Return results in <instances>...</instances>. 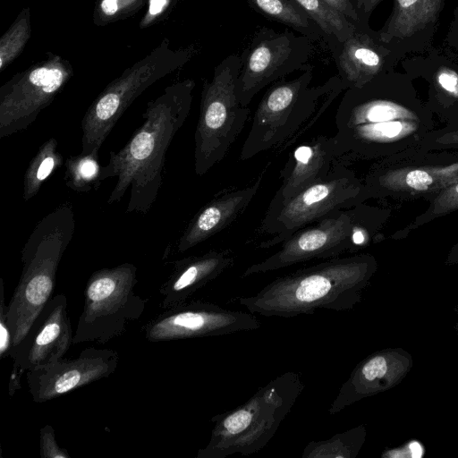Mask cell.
Segmentation results:
<instances>
[{
    "label": "cell",
    "instance_id": "cell-1",
    "mask_svg": "<svg viewBox=\"0 0 458 458\" xmlns=\"http://www.w3.org/2000/svg\"><path fill=\"white\" fill-rule=\"evenodd\" d=\"M338 158L378 160L417 148L435 130L413 81L395 70L350 88L335 116Z\"/></svg>",
    "mask_w": 458,
    "mask_h": 458
},
{
    "label": "cell",
    "instance_id": "cell-2",
    "mask_svg": "<svg viewBox=\"0 0 458 458\" xmlns=\"http://www.w3.org/2000/svg\"><path fill=\"white\" fill-rule=\"evenodd\" d=\"M193 84L186 83L148 104L144 122L109 162L101 166L100 180L117 181L108 204L120 201L130 188L126 213L147 214L163 183L166 151L186 121L191 105Z\"/></svg>",
    "mask_w": 458,
    "mask_h": 458
},
{
    "label": "cell",
    "instance_id": "cell-3",
    "mask_svg": "<svg viewBox=\"0 0 458 458\" xmlns=\"http://www.w3.org/2000/svg\"><path fill=\"white\" fill-rule=\"evenodd\" d=\"M376 269L368 254L337 257L275 278L255 295L237 298L250 313L292 318L317 310H352Z\"/></svg>",
    "mask_w": 458,
    "mask_h": 458
},
{
    "label": "cell",
    "instance_id": "cell-4",
    "mask_svg": "<svg viewBox=\"0 0 458 458\" xmlns=\"http://www.w3.org/2000/svg\"><path fill=\"white\" fill-rule=\"evenodd\" d=\"M313 66L270 85L255 111L240 159L245 161L269 149L285 151L311 130L345 87L338 74L324 84L310 87Z\"/></svg>",
    "mask_w": 458,
    "mask_h": 458
},
{
    "label": "cell",
    "instance_id": "cell-5",
    "mask_svg": "<svg viewBox=\"0 0 458 458\" xmlns=\"http://www.w3.org/2000/svg\"><path fill=\"white\" fill-rule=\"evenodd\" d=\"M74 231L73 208L66 201L42 217L24 243L21 276L6 309L13 346L52 298L58 266Z\"/></svg>",
    "mask_w": 458,
    "mask_h": 458
},
{
    "label": "cell",
    "instance_id": "cell-6",
    "mask_svg": "<svg viewBox=\"0 0 458 458\" xmlns=\"http://www.w3.org/2000/svg\"><path fill=\"white\" fill-rule=\"evenodd\" d=\"M305 388L299 373L286 371L273 378L242 405L211 418L210 439L196 458L250 455L275 436Z\"/></svg>",
    "mask_w": 458,
    "mask_h": 458
},
{
    "label": "cell",
    "instance_id": "cell-7",
    "mask_svg": "<svg viewBox=\"0 0 458 458\" xmlns=\"http://www.w3.org/2000/svg\"><path fill=\"white\" fill-rule=\"evenodd\" d=\"M381 221L379 211L363 202L334 211L293 233L277 251L249 266L242 277L355 252L377 233Z\"/></svg>",
    "mask_w": 458,
    "mask_h": 458
},
{
    "label": "cell",
    "instance_id": "cell-8",
    "mask_svg": "<svg viewBox=\"0 0 458 458\" xmlns=\"http://www.w3.org/2000/svg\"><path fill=\"white\" fill-rule=\"evenodd\" d=\"M240 69L241 56L228 55L203 88L194 133V171L199 176L225 158L249 118V107L240 103L236 94Z\"/></svg>",
    "mask_w": 458,
    "mask_h": 458
},
{
    "label": "cell",
    "instance_id": "cell-9",
    "mask_svg": "<svg viewBox=\"0 0 458 458\" xmlns=\"http://www.w3.org/2000/svg\"><path fill=\"white\" fill-rule=\"evenodd\" d=\"M137 272L134 264L124 262L90 275L72 344L89 342L104 344L122 335L131 323L142 316L146 301L134 290L138 284Z\"/></svg>",
    "mask_w": 458,
    "mask_h": 458
},
{
    "label": "cell",
    "instance_id": "cell-10",
    "mask_svg": "<svg viewBox=\"0 0 458 458\" xmlns=\"http://www.w3.org/2000/svg\"><path fill=\"white\" fill-rule=\"evenodd\" d=\"M457 180L458 150L417 147L376 160L362 181L363 198L431 199Z\"/></svg>",
    "mask_w": 458,
    "mask_h": 458
},
{
    "label": "cell",
    "instance_id": "cell-11",
    "mask_svg": "<svg viewBox=\"0 0 458 458\" xmlns=\"http://www.w3.org/2000/svg\"><path fill=\"white\" fill-rule=\"evenodd\" d=\"M364 201L362 181L352 170L336 165L327 177L310 184L273 215L263 218L260 232L272 237L259 248L281 244L296 231L327 215Z\"/></svg>",
    "mask_w": 458,
    "mask_h": 458
},
{
    "label": "cell",
    "instance_id": "cell-12",
    "mask_svg": "<svg viewBox=\"0 0 458 458\" xmlns=\"http://www.w3.org/2000/svg\"><path fill=\"white\" fill-rule=\"evenodd\" d=\"M312 48V40L305 35L289 30L278 32L267 27L259 29L241 55L236 82L240 103L248 106L262 89L302 70Z\"/></svg>",
    "mask_w": 458,
    "mask_h": 458
},
{
    "label": "cell",
    "instance_id": "cell-13",
    "mask_svg": "<svg viewBox=\"0 0 458 458\" xmlns=\"http://www.w3.org/2000/svg\"><path fill=\"white\" fill-rule=\"evenodd\" d=\"M260 327L255 314L225 309L212 302L188 301L165 309L143 327L144 337L152 343L218 336Z\"/></svg>",
    "mask_w": 458,
    "mask_h": 458
},
{
    "label": "cell",
    "instance_id": "cell-14",
    "mask_svg": "<svg viewBox=\"0 0 458 458\" xmlns=\"http://www.w3.org/2000/svg\"><path fill=\"white\" fill-rule=\"evenodd\" d=\"M119 356L112 349L89 347L73 359H61L26 372L29 392L35 403L51 401L77 388L109 377Z\"/></svg>",
    "mask_w": 458,
    "mask_h": 458
},
{
    "label": "cell",
    "instance_id": "cell-15",
    "mask_svg": "<svg viewBox=\"0 0 458 458\" xmlns=\"http://www.w3.org/2000/svg\"><path fill=\"white\" fill-rule=\"evenodd\" d=\"M73 335L64 293L52 297L34 318L9 357L24 372L45 367L64 358Z\"/></svg>",
    "mask_w": 458,
    "mask_h": 458
},
{
    "label": "cell",
    "instance_id": "cell-16",
    "mask_svg": "<svg viewBox=\"0 0 458 458\" xmlns=\"http://www.w3.org/2000/svg\"><path fill=\"white\" fill-rule=\"evenodd\" d=\"M338 76L345 89L361 87L375 77L395 70L403 59L383 42L369 23L358 26L344 42L332 40Z\"/></svg>",
    "mask_w": 458,
    "mask_h": 458
},
{
    "label": "cell",
    "instance_id": "cell-17",
    "mask_svg": "<svg viewBox=\"0 0 458 458\" xmlns=\"http://www.w3.org/2000/svg\"><path fill=\"white\" fill-rule=\"evenodd\" d=\"M445 0H393L390 15L377 30L380 39L403 58L432 47Z\"/></svg>",
    "mask_w": 458,
    "mask_h": 458
},
{
    "label": "cell",
    "instance_id": "cell-18",
    "mask_svg": "<svg viewBox=\"0 0 458 458\" xmlns=\"http://www.w3.org/2000/svg\"><path fill=\"white\" fill-rule=\"evenodd\" d=\"M403 72L414 81L428 85L426 104L432 114L446 122L458 123V59L445 48L431 47L428 51L411 55L400 62Z\"/></svg>",
    "mask_w": 458,
    "mask_h": 458
},
{
    "label": "cell",
    "instance_id": "cell-19",
    "mask_svg": "<svg viewBox=\"0 0 458 458\" xmlns=\"http://www.w3.org/2000/svg\"><path fill=\"white\" fill-rule=\"evenodd\" d=\"M337 159L338 153L334 136L321 134L298 143L289 152L280 172L281 183L264 217L273 215L310 184L327 177Z\"/></svg>",
    "mask_w": 458,
    "mask_h": 458
},
{
    "label": "cell",
    "instance_id": "cell-20",
    "mask_svg": "<svg viewBox=\"0 0 458 458\" xmlns=\"http://www.w3.org/2000/svg\"><path fill=\"white\" fill-rule=\"evenodd\" d=\"M262 180L263 173L251 184L221 191L203 205L180 236L177 251L185 252L228 227L250 205Z\"/></svg>",
    "mask_w": 458,
    "mask_h": 458
},
{
    "label": "cell",
    "instance_id": "cell-21",
    "mask_svg": "<svg viewBox=\"0 0 458 458\" xmlns=\"http://www.w3.org/2000/svg\"><path fill=\"white\" fill-rule=\"evenodd\" d=\"M230 249L210 250L174 262L173 270L159 288L164 309L182 304L199 289L233 266Z\"/></svg>",
    "mask_w": 458,
    "mask_h": 458
},
{
    "label": "cell",
    "instance_id": "cell-22",
    "mask_svg": "<svg viewBox=\"0 0 458 458\" xmlns=\"http://www.w3.org/2000/svg\"><path fill=\"white\" fill-rule=\"evenodd\" d=\"M64 164L58 148V141L51 137L45 140L31 158L23 178L22 199L25 201L35 197L43 183Z\"/></svg>",
    "mask_w": 458,
    "mask_h": 458
},
{
    "label": "cell",
    "instance_id": "cell-23",
    "mask_svg": "<svg viewBox=\"0 0 458 458\" xmlns=\"http://www.w3.org/2000/svg\"><path fill=\"white\" fill-rule=\"evenodd\" d=\"M263 15L296 30L300 34L318 40L322 30L293 0H248Z\"/></svg>",
    "mask_w": 458,
    "mask_h": 458
},
{
    "label": "cell",
    "instance_id": "cell-24",
    "mask_svg": "<svg viewBox=\"0 0 458 458\" xmlns=\"http://www.w3.org/2000/svg\"><path fill=\"white\" fill-rule=\"evenodd\" d=\"M366 431L363 426L337 433L325 440L311 441L304 447L302 458H354L359 453Z\"/></svg>",
    "mask_w": 458,
    "mask_h": 458
},
{
    "label": "cell",
    "instance_id": "cell-25",
    "mask_svg": "<svg viewBox=\"0 0 458 458\" xmlns=\"http://www.w3.org/2000/svg\"><path fill=\"white\" fill-rule=\"evenodd\" d=\"M313 20L325 36L344 42L356 30V26L345 16L329 6L324 0H293Z\"/></svg>",
    "mask_w": 458,
    "mask_h": 458
},
{
    "label": "cell",
    "instance_id": "cell-26",
    "mask_svg": "<svg viewBox=\"0 0 458 458\" xmlns=\"http://www.w3.org/2000/svg\"><path fill=\"white\" fill-rule=\"evenodd\" d=\"M101 166L98 162V154L80 153L69 156L64 161V183L68 188L78 192L96 191L102 183Z\"/></svg>",
    "mask_w": 458,
    "mask_h": 458
},
{
    "label": "cell",
    "instance_id": "cell-27",
    "mask_svg": "<svg viewBox=\"0 0 458 458\" xmlns=\"http://www.w3.org/2000/svg\"><path fill=\"white\" fill-rule=\"evenodd\" d=\"M429 199V208L416 219V225L458 209V180Z\"/></svg>",
    "mask_w": 458,
    "mask_h": 458
},
{
    "label": "cell",
    "instance_id": "cell-28",
    "mask_svg": "<svg viewBox=\"0 0 458 458\" xmlns=\"http://www.w3.org/2000/svg\"><path fill=\"white\" fill-rule=\"evenodd\" d=\"M423 149L458 150V123L431 131L419 146Z\"/></svg>",
    "mask_w": 458,
    "mask_h": 458
},
{
    "label": "cell",
    "instance_id": "cell-29",
    "mask_svg": "<svg viewBox=\"0 0 458 458\" xmlns=\"http://www.w3.org/2000/svg\"><path fill=\"white\" fill-rule=\"evenodd\" d=\"M39 454L41 458H70L68 451L59 446L54 428L47 424L39 431Z\"/></svg>",
    "mask_w": 458,
    "mask_h": 458
},
{
    "label": "cell",
    "instance_id": "cell-30",
    "mask_svg": "<svg viewBox=\"0 0 458 458\" xmlns=\"http://www.w3.org/2000/svg\"><path fill=\"white\" fill-rule=\"evenodd\" d=\"M4 282L0 278V359L9 357L13 347L12 331L7 321V304L4 303Z\"/></svg>",
    "mask_w": 458,
    "mask_h": 458
},
{
    "label": "cell",
    "instance_id": "cell-31",
    "mask_svg": "<svg viewBox=\"0 0 458 458\" xmlns=\"http://www.w3.org/2000/svg\"><path fill=\"white\" fill-rule=\"evenodd\" d=\"M333 9L345 16L349 21L354 23L356 26H361L368 24L369 22L364 21L360 16L356 4H353L352 0H324Z\"/></svg>",
    "mask_w": 458,
    "mask_h": 458
},
{
    "label": "cell",
    "instance_id": "cell-32",
    "mask_svg": "<svg viewBox=\"0 0 458 458\" xmlns=\"http://www.w3.org/2000/svg\"><path fill=\"white\" fill-rule=\"evenodd\" d=\"M445 49L458 59V6L453 11V17L445 38Z\"/></svg>",
    "mask_w": 458,
    "mask_h": 458
},
{
    "label": "cell",
    "instance_id": "cell-33",
    "mask_svg": "<svg viewBox=\"0 0 458 458\" xmlns=\"http://www.w3.org/2000/svg\"><path fill=\"white\" fill-rule=\"evenodd\" d=\"M382 1L383 0H357L356 7L362 19L368 21L372 12Z\"/></svg>",
    "mask_w": 458,
    "mask_h": 458
},
{
    "label": "cell",
    "instance_id": "cell-34",
    "mask_svg": "<svg viewBox=\"0 0 458 458\" xmlns=\"http://www.w3.org/2000/svg\"><path fill=\"white\" fill-rule=\"evenodd\" d=\"M13 370L9 382L8 393L12 396L16 391L21 389V374L24 372L20 367L15 364H13Z\"/></svg>",
    "mask_w": 458,
    "mask_h": 458
},
{
    "label": "cell",
    "instance_id": "cell-35",
    "mask_svg": "<svg viewBox=\"0 0 458 458\" xmlns=\"http://www.w3.org/2000/svg\"><path fill=\"white\" fill-rule=\"evenodd\" d=\"M101 8L106 14L112 15L118 9L117 0H103Z\"/></svg>",
    "mask_w": 458,
    "mask_h": 458
},
{
    "label": "cell",
    "instance_id": "cell-36",
    "mask_svg": "<svg viewBox=\"0 0 458 458\" xmlns=\"http://www.w3.org/2000/svg\"><path fill=\"white\" fill-rule=\"evenodd\" d=\"M166 4V0H150L149 1V13L156 15L160 13Z\"/></svg>",
    "mask_w": 458,
    "mask_h": 458
}]
</instances>
